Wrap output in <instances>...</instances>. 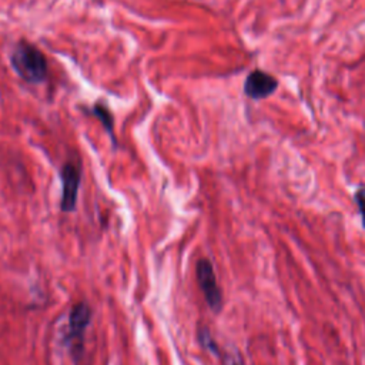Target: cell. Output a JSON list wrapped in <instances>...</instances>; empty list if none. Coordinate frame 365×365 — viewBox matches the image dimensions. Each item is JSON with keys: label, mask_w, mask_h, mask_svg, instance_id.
Listing matches in <instances>:
<instances>
[{"label": "cell", "mask_w": 365, "mask_h": 365, "mask_svg": "<svg viewBox=\"0 0 365 365\" xmlns=\"http://www.w3.org/2000/svg\"><path fill=\"white\" fill-rule=\"evenodd\" d=\"M224 365H243V362L240 361L238 356H233V355H227L224 359Z\"/></svg>", "instance_id": "9"}, {"label": "cell", "mask_w": 365, "mask_h": 365, "mask_svg": "<svg viewBox=\"0 0 365 365\" xmlns=\"http://www.w3.org/2000/svg\"><path fill=\"white\" fill-rule=\"evenodd\" d=\"M62 203L60 208L65 213H72L76 210L78 206V197H79V189L82 181V173L80 167L75 163H66L62 167Z\"/></svg>", "instance_id": "4"}, {"label": "cell", "mask_w": 365, "mask_h": 365, "mask_svg": "<svg viewBox=\"0 0 365 365\" xmlns=\"http://www.w3.org/2000/svg\"><path fill=\"white\" fill-rule=\"evenodd\" d=\"M11 62L16 73L29 83H41L48 78L46 58L31 43H19L11 56Z\"/></svg>", "instance_id": "1"}, {"label": "cell", "mask_w": 365, "mask_h": 365, "mask_svg": "<svg viewBox=\"0 0 365 365\" xmlns=\"http://www.w3.org/2000/svg\"><path fill=\"white\" fill-rule=\"evenodd\" d=\"M355 199H356V203H358V207H359V211H361V216H362L364 227H365V190L358 191L355 194Z\"/></svg>", "instance_id": "8"}, {"label": "cell", "mask_w": 365, "mask_h": 365, "mask_svg": "<svg viewBox=\"0 0 365 365\" xmlns=\"http://www.w3.org/2000/svg\"><path fill=\"white\" fill-rule=\"evenodd\" d=\"M92 321V310L86 302H79L73 305L69 315V334L68 339L72 344V349H75V355L83 352V339L85 332Z\"/></svg>", "instance_id": "3"}, {"label": "cell", "mask_w": 365, "mask_h": 365, "mask_svg": "<svg viewBox=\"0 0 365 365\" xmlns=\"http://www.w3.org/2000/svg\"><path fill=\"white\" fill-rule=\"evenodd\" d=\"M93 113H95V116L102 122V125L105 126V129L107 130V133H109V134L112 136V139L115 140V134H113V126H115V123H113V116H112L110 110H109L106 106H103V105H96L95 109H93Z\"/></svg>", "instance_id": "6"}, {"label": "cell", "mask_w": 365, "mask_h": 365, "mask_svg": "<svg viewBox=\"0 0 365 365\" xmlns=\"http://www.w3.org/2000/svg\"><path fill=\"white\" fill-rule=\"evenodd\" d=\"M199 341L201 342V345L204 347V348H207L208 351H211L213 354H218V347H217V344L214 342V339L211 338V335H210V332H208V329L207 328H200L199 329Z\"/></svg>", "instance_id": "7"}, {"label": "cell", "mask_w": 365, "mask_h": 365, "mask_svg": "<svg viewBox=\"0 0 365 365\" xmlns=\"http://www.w3.org/2000/svg\"><path fill=\"white\" fill-rule=\"evenodd\" d=\"M277 89V80L260 70L253 72L244 85V90L245 95L251 99H264L268 97L270 95H273Z\"/></svg>", "instance_id": "5"}, {"label": "cell", "mask_w": 365, "mask_h": 365, "mask_svg": "<svg viewBox=\"0 0 365 365\" xmlns=\"http://www.w3.org/2000/svg\"><path fill=\"white\" fill-rule=\"evenodd\" d=\"M196 274H197L199 285L203 291V295L208 307L214 312H218L223 307V297H221L220 287L217 284V277H216L213 264L207 258L199 260L196 265Z\"/></svg>", "instance_id": "2"}]
</instances>
